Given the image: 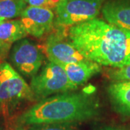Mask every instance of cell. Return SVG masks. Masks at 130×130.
I'll list each match as a JSON object with an SVG mask.
<instances>
[{
    "label": "cell",
    "instance_id": "obj_2",
    "mask_svg": "<svg viewBox=\"0 0 130 130\" xmlns=\"http://www.w3.org/2000/svg\"><path fill=\"white\" fill-rule=\"evenodd\" d=\"M98 99L87 92H67L40 100L19 116L20 126L78 122L100 115Z\"/></svg>",
    "mask_w": 130,
    "mask_h": 130
},
{
    "label": "cell",
    "instance_id": "obj_12",
    "mask_svg": "<svg viewBox=\"0 0 130 130\" xmlns=\"http://www.w3.org/2000/svg\"><path fill=\"white\" fill-rule=\"evenodd\" d=\"M28 35L20 20H5L0 24V41L12 45Z\"/></svg>",
    "mask_w": 130,
    "mask_h": 130
},
{
    "label": "cell",
    "instance_id": "obj_9",
    "mask_svg": "<svg viewBox=\"0 0 130 130\" xmlns=\"http://www.w3.org/2000/svg\"><path fill=\"white\" fill-rule=\"evenodd\" d=\"M101 11L107 23L130 30V0H109Z\"/></svg>",
    "mask_w": 130,
    "mask_h": 130
},
{
    "label": "cell",
    "instance_id": "obj_13",
    "mask_svg": "<svg viewBox=\"0 0 130 130\" xmlns=\"http://www.w3.org/2000/svg\"><path fill=\"white\" fill-rule=\"evenodd\" d=\"M27 7L25 0H2L0 1V18L11 19L20 16Z\"/></svg>",
    "mask_w": 130,
    "mask_h": 130
},
{
    "label": "cell",
    "instance_id": "obj_10",
    "mask_svg": "<svg viewBox=\"0 0 130 130\" xmlns=\"http://www.w3.org/2000/svg\"><path fill=\"white\" fill-rule=\"evenodd\" d=\"M61 66L72 83L78 86L86 83L94 75L101 72V66L94 61L85 60Z\"/></svg>",
    "mask_w": 130,
    "mask_h": 130
},
{
    "label": "cell",
    "instance_id": "obj_14",
    "mask_svg": "<svg viewBox=\"0 0 130 130\" xmlns=\"http://www.w3.org/2000/svg\"><path fill=\"white\" fill-rule=\"evenodd\" d=\"M26 130H79L76 122L42 124L30 126Z\"/></svg>",
    "mask_w": 130,
    "mask_h": 130
},
{
    "label": "cell",
    "instance_id": "obj_7",
    "mask_svg": "<svg viewBox=\"0 0 130 130\" xmlns=\"http://www.w3.org/2000/svg\"><path fill=\"white\" fill-rule=\"evenodd\" d=\"M46 51L49 61L59 65L88 60L73 46L69 40H65L60 32L51 34L47 38Z\"/></svg>",
    "mask_w": 130,
    "mask_h": 130
},
{
    "label": "cell",
    "instance_id": "obj_6",
    "mask_svg": "<svg viewBox=\"0 0 130 130\" xmlns=\"http://www.w3.org/2000/svg\"><path fill=\"white\" fill-rule=\"evenodd\" d=\"M9 58L18 72L28 78L38 73L44 60L41 49L33 42L26 38L14 43L10 51Z\"/></svg>",
    "mask_w": 130,
    "mask_h": 130
},
{
    "label": "cell",
    "instance_id": "obj_19",
    "mask_svg": "<svg viewBox=\"0 0 130 130\" xmlns=\"http://www.w3.org/2000/svg\"><path fill=\"white\" fill-rule=\"evenodd\" d=\"M5 20H5V19H3V18H0V24L2 23H3Z\"/></svg>",
    "mask_w": 130,
    "mask_h": 130
},
{
    "label": "cell",
    "instance_id": "obj_15",
    "mask_svg": "<svg viewBox=\"0 0 130 130\" xmlns=\"http://www.w3.org/2000/svg\"><path fill=\"white\" fill-rule=\"evenodd\" d=\"M108 74L113 82H129L130 81V64L112 70Z\"/></svg>",
    "mask_w": 130,
    "mask_h": 130
},
{
    "label": "cell",
    "instance_id": "obj_3",
    "mask_svg": "<svg viewBox=\"0 0 130 130\" xmlns=\"http://www.w3.org/2000/svg\"><path fill=\"white\" fill-rule=\"evenodd\" d=\"M36 100L30 87L12 66L0 63V109L10 112L20 103Z\"/></svg>",
    "mask_w": 130,
    "mask_h": 130
},
{
    "label": "cell",
    "instance_id": "obj_1",
    "mask_svg": "<svg viewBox=\"0 0 130 130\" xmlns=\"http://www.w3.org/2000/svg\"><path fill=\"white\" fill-rule=\"evenodd\" d=\"M68 39L88 60L121 68L130 64V30L95 18L70 27Z\"/></svg>",
    "mask_w": 130,
    "mask_h": 130
},
{
    "label": "cell",
    "instance_id": "obj_18",
    "mask_svg": "<svg viewBox=\"0 0 130 130\" xmlns=\"http://www.w3.org/2000/svg\"><path fill=\"white\" fill-rule=\"evenodd\" d=\"M95 130H129L124 129V128H121V127H114V126H102L100 128H98Z\"/></svg>",
    "mask_w": 130,
    "mask_h": 130
},
{
    "label": "cell",
    "instance_id": "obj_20",
    "mask_svg": "<svg viewBox=\"0 0 130 130\" xmlns=\"http://www.w3.org/2000/svg\"><path fill=\"white\" fill-rule=\"evenodd\" d=\"M0 1H2V0H0Z\"/></svg>",
    "mask_w": 130,
    "mask_h": 130
},
{
    "label": "cell",
    "instance_id": "obj_5",
    "mask_svg": "<svg viewBox=\"0 0 130 130\" xmlns=\"http://www.w3.org/2000/svg\"><path fill=\"white\" fill-rule=\"evenodd\" d=\"M104 0H61L55 8L54 23L59 27H72L95 19Z\"/></svg>",
    "mask_w": 130,
    "mask_h": 130
},
{
    "label": "cell",
    "instance_id": "obj_4",
    "mask_svg": "<svg viewBox=\"0 0 130 130\" xmlns=\"http://www.w3.org/2000/svg\"><path fill=\"white\" fill-rule=\"evenodd\" d=\"M30 87L36 99L41 100L77 88L70 81L64 69L51 61L43 67L39 73L32 77Z\"/></svg>",
    "mask_w": 130,
    "mask_h": 130
},
{
    "label": "cell",
    "instance_id": "obj_8",
    "mask_svg": "<svg viewBox=\"0 0 130 130\" xmlns=\"http://www.w3.org/2000/svg\"><path fill=\"white\" fill-rule=\"evenodd\" d=\"M20 20L28 34L41 38L53 28L55 16L53 11L44 7L29 6L20 14Z\"/></svg>",
    "mask_w": 130,
    "mask_h": 130
},
{
    "label": "cell",
    "instance_id": "obj_11",
    "mask_svg": "<svg viewBox=\"0 0 130 130\" xmlns=\"http://www.w3.org/2000/svg\"><path fill=\"white\" fill-rule=\"evenodd\" d=\"M107 93L114 110L130 116V81L112 83L108 86Z\"/></svg>",
    "mask_w": 130,
    "mask_h": 130
},
{
    "label": "cell",
    "instance_id": "obj_16",
    "mask_svg": "<svg viewBox=\"0 0 130 130\" xmlns=\"http://www.w3.org/2000/svg\"><path fill=\"white\" fill-rule=\"evenodd\" d=\"M60 1L61 0H25V2L30 6L44 7L49 9L56 8Z\"/></svg>",
    "mask_w": 130,
    "mask_h": 130
},
{
    "label": "cell",
    "instance_id": "obj_17",
    "mask_svg": "<svg viewBox=\"0 0 130 130\" xmlns=\"http://www.w3.org/2000/svg\"><path fill=\"white\" fill-rule=\"evenodd\" d=\"M11 45L0 41V61L4 60L9 54Z\"/></svg>",
    "mask_w": 130,
    "mask_h": 130
}]
</instances>
